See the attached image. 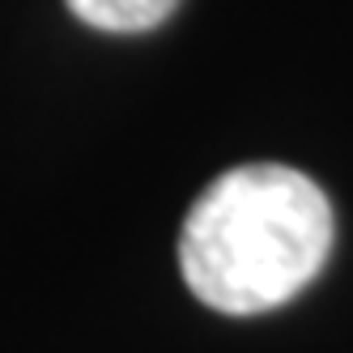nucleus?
Here are the masks:
<instances>
[{
	"label": "nucleus",
	"mask_w": 353,
	"mask_h": 353,
	"mask_svg": "<svg viewBox=\"0 0 353 353\" xmlns=\"http://www.w3.org/2000/svg\"><path fill=\"white\" fill-rule=\"evenodd\" d=\"M85 26L107 30V34H141L154 30L179 9V0H68Z\"/></svg>",
	"instance_id": "2"
},
{
	"label": "nucleus",
	"mask_w": 353,
	"mask_h": 353,
	"mask_svg": "<svg viewBox=\"0 0 353 353\" xmlns=\"http://www.w3.org/2000/svg\"><path fill=\"white\" fill-rule=\"evenodd\" d=\"M332 230V205L315 179L281 162H251L200 192L179 234V268L205 307L260 315L319 276Z\"/></svg>",
	"instance_id": "1"
}]
</instances>
